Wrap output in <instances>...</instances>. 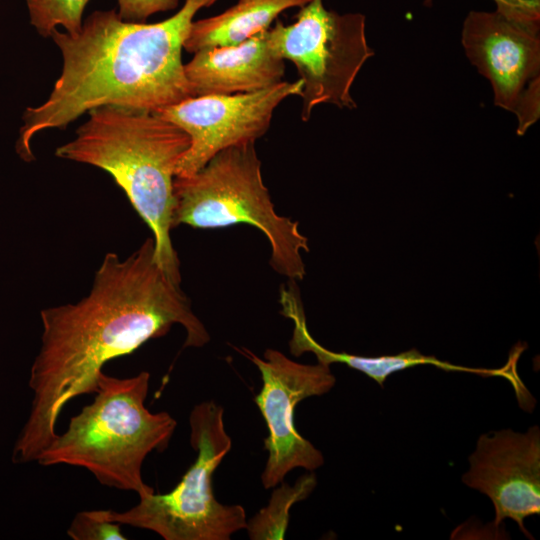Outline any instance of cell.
<instances>
[{"label":"cell","mask_w":540,"mask_h":540,"mask_svg":"<svg viewBox=\"0 0 540 540\" xmlns=\"http://www.w3.org/2000/svg\"><path fill=\"white\" fill-rule=\"evenodd\" d=\"M40 318L41 346L28 381L33 398L13 447L15 464L37 461L57 435L64 406L96 392L108 361L165 336L175 324L185 330L184 347L210 340L181 286L158 265L153 237L123 260L106 253L85 297L43 309Z\"/></svg>","instance_id":"obj_1"},{"label":"cell","mask_w":540,"mask_h":540,"mask_svg":"<svg viewBox=\"0 0 540 540\" xmlns=\"http://www.w3.org/2000/svg\"><path fill=\"white\" fill-rule=\"evenodd\" d=\"M218 0H185L169 18L128 22L116 10H96L81 30L55 29L50 38L63 65L48 98L27 107L16 143L18 155L34 160L30 142L39 132L64 129L103 105L158 111L192 97L182 50L196 13Z\"/></svg>","instance_id":"obj_2"},{"label":"cell","mask_w":540,"mask_h":540,"mask_svg":"<svg viewBox=\"0 0 540 540\" xmlns=\"http://www.w3.org/2000/svg\"><path fill=\"white\" fill-rule=\"evenodd\" d=\"M75 137L59 146V158L108 172L153 234L155 259L181 286L180 261L171 241L173 183L190 146L185 131L153 111L103 105L88 112Z\"/></svg>","instance_id":"obj_3"},{"label":"cell","mask_w":540,"mask_h":540,"mask_svg":"<svg viewBox=\"0 0 540 540\" xmlns=\"http://www.w3.org/2000/svg\"><path fill=\"white\" fill-rule=\"evenodd\" d=\"M150 377L147 371L127 378L102 371L94 401L70 419L36 462L85 468L100 484L139 498L154 493L143 480L142 466L151 452L168 447L177 422L145 406Z\"/></svg>","instance_id":"obj_4"},{"label":"cell","mask_w":540,"mask_h":540,"mask_svg":"<svg viewBox=\"0 0 540 540\" xmlns=\"http://www.w3.org/2000/svg\"><path fill=\"white\" fill-rule=\"evenodd\" d=\"M173 228L186 224L194 228L217 229L248 224L269 241V264L289 280H302L305 264L302 251L308 240L299 223L279 215L264 184L255 142L226 148L204 167L173 183Z\"/></svg>","instance_id":"obj_5"},{"label":"cell","mask_w":540,"mask_h":540,"mask_svg":"<svg viewBox=\"0 0 540 540\" xmlns=\"http://www.w3.org/2000/svg\"><path fill=\"white\" fill-rule=\"evenodd\" d=\"M189 426L197 455L178 484L168 493L139 498L128 510H107L111 521L150 530L165 540H229L246 529L245 509L220 503L212 487V476L232 447L224 408L212 400L199 403L190 412Z\"/></svg>","instance_id":"obj_6"},{"label":"cell","mask_w":540,"mask_h":540,"mask_svg":"<svg viewBox=\"0 0 540 540\" xmlns=\"http://www.w3.org/2000/svg\"><path fill=\"white\" fill-rule=\"evenodd\" d=\"M268 38L273 50L297 68L303 121L321 104L356 108L351 87L375 54L366 39L363 14H339L327 10L322 0H311L301 7L294 23L276 21L268 29Z\"/></svg>","instance_id":"obj_7"},{"label":"cell","mask_w":540,"mask_h":540,"mask_svg":"<svg viewBox=\"0 0 540 540\" xmlns=\"http://www.w3.org/2000/svg\"><path fill=\"white\" fill-rule=\"evenodd\" d=\"M235 349L256 365L261 375L262 387L254 401L268 429L263 487L278 486L293 469L313 472L322 466L321 451L296 429L295 409L304 399L326 394L334 387L336 378L329 365L302 364L271 348L263 358L244 347Z\"/></svg>","instance_id":"obj_8"},{"label":"cell","mask_w":540,"mask_h":540,"mask_svg":"<svg viewBox=\"0 0 540 540\" xmlns=\"http://www.w3.org/2000/svg\"><path fill=\"white\" fill-rule=\"evenodd\" d=\"M302 81H281L254 92L191 97L153 111L187 133L190 146L178 163L175 177L195 174L220 151L255 142L269 129L277 106L300 96Z\"/></svg>","instance_id":"obj_9"},{"label":"cell","mask_w":540,"mask_h":540,"mask_svg":"<svg viewBox=\"0 0 540 540\" xmlns=\"http://www.w3.org/2000/svg\"><path fill=\"white\" fill-rule=\"evenodd\" d=\"M469 463L463 483L491 500L494 526L509 518L530 537L524 520L540 513L539 427L524 433L505 429L482 434Z\"/></svg>","instance_id":"obj_10"},{"label":"cell","mask_w":540,"mask_h":540,"mask_svg":"<svg viewBox=\"0 0 540 540\" xmlns=\"http://www.w3.org/2000/svg\"><path fill=\"white\" fill-rule=\"evenodd\" d=\"M540 23L519 21L501 12L470 11L462 45L478 72L489 80L494 104L514 112L528 83L540 72Z\"/></svg>","instance_id":"obj_11"},{"label":"cell","mask_w":540,"mask_h":540,"mask_svg":"<svg viewBox=\"0 0 540 540\" xmlns=\"http://www.w3.org/2000/svg\"><path fill=\"white\" fill-rule=\"evenodd\" d=\"M283 60L271 47L268 30L233 46L202 49L184 64L192 97L231 95L265 89L283 81Z\"/></svg>","instance_id":"obj_12"},{"label":"cell","mask_w":540,"mask_h":540,"mask_svg":"<svg viewBox=\"0 0 540 540\" xmlns=\"http://www.w3.org/2000/svg\"><path fill=\"white\" fill-rule=\"evenodd\" d=\"M281 314L293 322V331L289 340V349L292 355L298 357L306 352L313 353L318 362L331 365L342 363L348 367L358 370L380 386H383L386 379L393 373L419 365H434L445 371H461L480 374L484 377L499 376V369H477L453 365L440 361L434 356H426L419 351L412 349L397 355H386L378 357H366L348 354L345 352H333L319 344L310 334L299 289L290 286L281 289L280 298Z\"/></svg>","instance_id":"obj_13"},{"label":"cell","mask_w":540,"mask_h":540,"mask_svg":"<svg viewBox=\"0 0 540 540\" xmlns=\"http://www.w3.org/2000/svg\"><path fill=\"white\" fill-rule=\"evenodd\" d=\"M311 0H238L224 12L193 21L184 49L195 53L202 49L237 45L257 33L268 30L283 11L303 7Z\"/></svg>","instance_id":"obj_14"},{"label":"cell","mask_w":540,"mask_h":540,"mask_svg":"<svg viewBox=\"0 0 540 540\" xmlns=\"http://www.w3.org/2000/svg\"><path fill=\"white\" fill-rule=\"evenodd\" d=\"M281 483V486L274 487L268 505L247 520L246 530L250 539H283L291 507L311 494L317 480L314 473H308L301 476L293 486Z\"/></svg>","instance_id":"obj_15"},{"label":"cell","mask_w":540,"mask_h":540,"mask_svg":"<svg viewBox=\"0 0 540 540\" xmlns=\"http://www.w3.org/2000/svg\"><path fill=\"white\" fill-rule=\"evenodd\" d=\"M91 0H25L29 21L44 38L61 26L70 35L77 34L83 24V14Z\"/></svg>","instance_id":"obj_16"},{"label":"cell","mask_w":540,"mask_h":540,"mask_svg":"<svg viewBox=\"0 0 540 540\" xmlns=\"http://www.w3.org/2000/svg\"><path fill=\"white\" fill-rule=\"evenodd\" d=\"M73 540H126L121 524L109 519L107 510H86L76 513L67 529Z\"/></svg>","instance_id":"obj_17"},{"label":"cell","mask_w":540,"mask_h":540,"mask_svg":"<svg viewBox=\"0 0 540 540\" xmlns=\"http://www.w3.org/2000/svg\"><path fill=\"white\" fill-rule=\"evenodd\" d=\"M118 15L128 22H146L157 13L174 10L179 0H117Z\"/></svg>","instance_id":"obj_18"},{"label":"cell","mask_w":540,"mask_h":540,"mask_svg":"<svg viewBox=\"0 0 540 540\" xmlns=\"http://www.w3.org/2000/svg\"><path fill=\"white\" fill-rule=\"evenodd\" d=\"M540 77L531 80L520 96L515 111L518 119V135L524 134L527 129L535 124L540 111Z\"/></svg>","instance_id":"obj_19"},{"label":"cell","mask_w":540,"mask_h":540,"mask_svg":"<svg viewBox=\"0 0 540 540\" xmlns=\"http://www.w3.org/2000/svg\"><path fill=\"white\" fill-rule=\"evenodd\" d=\"M496 10L502 14L524 22L540 23V0H493ZM433 0H424L430 6Z\"/></svg>","instance_id":"obj_20"}]
</instances>
